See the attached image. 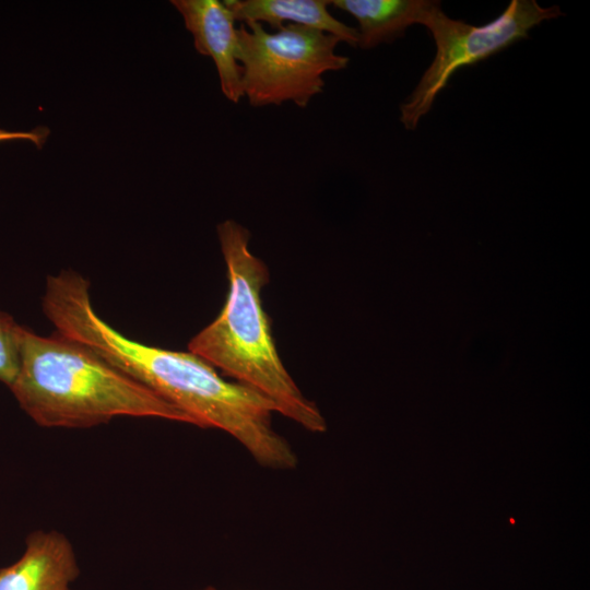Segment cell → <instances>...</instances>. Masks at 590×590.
<instances>
[{"instance_id": "1", "label": "cell", "mask_w": 590, "mask_h": 590, "mask_svg": "<svg viewBox=\"0 0 590 590\" xmlns=\"http://www.w3.org/2000/svg\"><path fill=\"white\" fill-rule=\"evenodd\" d=\"M43 309L56 332L92 350L107 363L188 414L199 427L234 437L262 467L293 470L298 458L272 426L274 403L237 381H227L190 352L132 341L94 310L90 283L74 271L48 275Z\"/></svg>"}, {"instance_id": "2", "label": "cell", "mask_w": 590, "mask_h": 590, "mask_svg": "<svg viewBox=\"0 0 590 590\" xmlns=\"http://www.w3.org/2000/svg\"><path fill=\"white\" fill-rule=\"evenodd\" d=\"M9 388L42 427L87 428L118 416L196 425L184 411L57 332L42 337L22 328L17 373Z\"/></svg>"}, {"instance_id": "3", "label": "cell", "mask_w": 590, "mask_h": 590, "mask_svg": "<svg viewBox=\"0 0 590 590\" xmlns=\"http://www.w3.org/2000/svg\"><path fill=\"white\" fill-rule=\"evenodd\" d=\"M216 231L227 267L228 295L219 316L190 340L189 352L267 397L276 412L305 429L326 432L319 408L303 394L276 351L261 302L269 271L248 248L249 231L234 220L220 223Z\"/></svg>"}, {"instance_id": "4", "label": "cell", "mask_w": 590, "mask_h": 590, "mask_svg": "<svg viewBox=\"0 0 590 590\" xmlns=\"http://www.w3.org/2000/svg\"><path fill=\"white\" fill-rule=\"evenodd\" d=\"M237 35L244 96L253 107L293 102L305 108L323 92L324 73L350 62L335 52L340 38L307 26L286 24L268 32L248 22L240 23Z\"/></svg>"}, {"instance_id": "5", "label": "cell", "mask_w": 590, "mask_h": 590, "mask_svg": "<svg viewBox=\"0 0 590 590\" xmlns=\"http://www.w3.org/2000/svg\"><path fill=\"white\" fill-rule=\"evenodd\" d=\"M562 14L557 5L542 7L535 0H512L495 20L475 26L449 17L440 2L435 1L422 25L432 34L436 54L413 92L400 105V121L404 128L414 130L417 127L460 68L477 63L528 38L534 26Z\"/></svg>"}, {"instance_id": "6", "label": "cell", "mask_w": 590, "mask_h": 590, "mask_svg": "<svg viewBox=\"0 0 590 590\" xmlns=\"http://www.w3.org/2000/svg\"><path fill=\"white\" fill-rule=\"evenodd\" d=\"M170 3L192 34L196 50L213 60L224 96L238 103L244 97L243 69L232 12L224 1L219 0H172Z\"/></svg>"}, {"instance_id": "7", "label": "cell", "mask_w": 590, "mask_h": 590, "mask_svg": "<svg viewBox=\"0 0 590 590\" xmlns=\"http://www.w3.org/2000/svg\"><path fill=\"white\" fill-rule=\"evenodd\" d=\"M79 575L70 540L59 531L38 530L28 534L21 557L0 568V590H73Z\"/></svg>"}, {"instance_id": "8", "label": "cell", "mask_w": 590, "mask_h": 590, "mask_svg": "<svg viewBox=\"0 0 590 590\" xmlns=\"http://www.w3.org/2000/svg\"><path fill=\"white\" fill-rule=\"evenodd\" d=\"M329 0H225L235 21L268 23L274 31L283 22L322 31L357 47V30L335 19Z\"/></svg>"}, {"instance_id": "9", "label": "cell", "mask_w": 590, "mask_h": 590, "mask_svg": "<svg viewBox=\"0 0 590 590\" xmlns=\"http://www.w3.org/2000/svg\"><path fill=\"white\" fill-rule=\"evenodd\" d=\"M432 0H333L337 9L358 23L357 47L371 49L402 37L408 27L422 24L433 7Z\"/></svg>"}, {"instance_id": "10", "label": "cell", "mask_w": 590, "mask_h": 590, "mask_svg": "<svg viewBox=\"0 0 590 590\" xmlns=\"http://www.w3.org/2000/svg\"><path fill=\"white\" fill-rule=\"evenodd\" d=\"M22 328L12 316L0 310V381L8 387L17 373Z\"/></svg>"}, {"instance_id": "11", "label": "cell", "mask_w": 590, "mask_h": 590, "mask_svg": "<svg viewBox=\"0 0 590 590\" xmlns=\"http://www.w3.org/2000/svg\"><path fill=\"white\" fill-rule=\"evenodd\" d=\"M49 134V130L45 127H38L31 131H8L0 129V142L8 140H27L33 142L40 149Z\"/></svg>"}, {"instance_id": "12", "label": "cell", "mask_w": 590, "mask_h": 590, "mask_svg": "<svg viewBox=\"0 0 590 590\" xmlns=\"http://www.w3.org/2000/svg\"><path fill=\"white\" fill-rule=\"evenodd\" d=\"M198 590H220V589L214 588L212 586H208V587H204V588H201V589H198Z\"/></svg>"}]
</instances>
